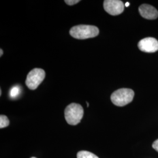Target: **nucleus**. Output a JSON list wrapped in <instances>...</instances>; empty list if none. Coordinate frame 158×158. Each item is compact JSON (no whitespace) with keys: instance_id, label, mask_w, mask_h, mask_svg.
<instances>
[{"instance_id":"4468645a","label":"nucleus","mask_w":158,"mask_h":158,"mask_svg":"<svg viewBox=\"0 0 158 158\" xmlns=\"http://www.w3.org/2000/svg\"><path fill=\"white\" fill-rule=\"evenodd\" d=\"M130 6V3H129V2H127V3L125 4V6H127H127Z\"/></svg>"},{"instance_id":"9b49d317","label":"nucleus","mask_w":158,"mask_h":158,"mask_svg":"<svg viewBox=\"0 0 158 158\" xmlns=\"http://www.w3.org/2000/svg\"><path fill=\"white\" fill-rule=\"evenodd\" d=\"M80 1V0H65L64 2L69 6H73L77 4Z\"/></svg>"},{"instance_id":"dca6fc26","label":"nucleus","mask_w":158,"mask_h":158,"mask_svg":"<svg viewBox=\"0 0 158 158\" xmlns=\"http://www.w3.org/2000/svg\"><path fill=\"white\" fill-rule=\"evenodd\" d=\"M35 158V157H32V158Z\"/></svg>"},{"instance_id":"39448f33","label":"nucleus","mask_w":158,"mask_h":158,"mask_svg":"<svg viewBox=\"0 0 158 158\" xmlns=\"http://www.w3.org/2000/svg\"><path fill=\"white\" fill-rule=\"evenodd\" d=\"M124 4L119 0H105L104 8L105 11L111 15H118L124 10Z\"/></svg>"},{"instance_id":"0eeeda50","label":"nucleus","mask_w":158,"mask_h":158,"mask_svg":"<svg viewBox=\"0 0 158 158\" xmlns=\"http://www.w3.org/2000/svg\"><path fill=\"white\" fill-rule=\"evenodd\" d=\"M139 12L142 17L147 19H155L158 17V10L149 4H142L139 7Z\"/></svg>"},{"instance_id":"f03ea898","label":"nucleus","mask_w":158,"mask_h":158,"mask_svg":"<svg viewBox=\"0 0 158 158\" xmlns=\"http://www.w3.org/2000/svg\"><path fill=\"white\" fill-rule=\"evenodd\" d=\"M84 110L82 106L79 104L72 103L66 108L64 117L68 124L76 125L80 123L83 118Z\"/></svg>"},{"instance_id":"423d86ee","label":"nucleus","mask_w":158,"mask_h":158,"mask_svg":"<svg viewBox=\"0 0 158 158\" xmlns=\"http://www.w3.org/2000/svg\"><path fill=\"white\" fill-rule=\"evenodd\" d=\"M138 46L143 52L154 53L158 51V40L152 37L145 38L138 42Z\"/></svg>"},{"instance_id":"1a4fd4ad","label":"nucleus","mask_w":158,"mask_h":158,"mask_svg":"<svg viewBox=\"0 0 158 158\" xmlns=\"http://www.w3.org/2000/svg\"><path fill=\"white\" fill-rule=\"evenodd\" d=\"M10 124V121L8 117L4 115H1L0 116V128H4L8 127Z\"/></svg>"},{"instance_id":"7ed1b4c3","label":"nucleus","mask_w":158,"mask_h":158,"mask_svg":"<svg viewBox=\"0 0 158 158\" xmlns=\"http://www.w3.org/2000/svg\"><path fill=\"white\" fill-rule=\"evenodd\" d=\"M134 91L130 89H120L115 91L111 96V100L113 104L118 107H123L133 100Z\"/></svg>"},{"instance_id":"f8f14e48","label":"nucleus","mask_w":158,"mask_h":158,"mask_svg":"<svg viewBox=\"0 0 158 158\" xmlns=\"http://www.w3.org/2000/svg\"><path fill=\"white\" fill-rule=\"evenodd\" d=\"M153 148L158 152V139L153 142Z\"/></svg>"},{"instance_id":"6e6552de","label":"nucleus","mask_w":158,"mask_h":158,"mask_svg":"<svg viewBox=\"0 0 158 158\" xmlns=\"http://www.w3.org/2000/svg\"><path fill=\"white\" fill-rule=\"evenodd\" d=\"M77 158H99L95 154L93 153L86 151H81L77 153Z\"/></svg>"},{"instance_id":"f257e3e1","label":"nucleus","mask_w":158,"mask_h":158,"mask_svg":"<svg viewBox=\"0 0 158 158\" xmlns=\"http://www.w3.org/2000/svg\"><path fill=\"white\" fill-rule=\"evenodd\" d=\"M99 34V29L93 25H79L70 30V35L77 40H85L94 38Z\"/></svg>"},{"instance_id":"2eb2a0df","label":"nucleus","mask_w":158,"mask_h":158,"mask_svg":"<svg viewBox=\"0 0 158 158\" xmlns=\"http://www.w3.org/2000/svg\"><path fill=\"white\" fill-rule=\"evenodd\" d=\"M1 94H2V91L1 90H0V96H1Z\"/></svg>"},{"instance_id":"ddd939ff","label":"nucleus","mask_w":158,"mask_h":158,"mask_svg":"<svg viewBox=\"0 0 158 158\" xmlns=\"http://www.w3.org/2000/svg\"><path fill=\"white\" fill-rule=\"evenodd\" d=\"M0 51H1V54H0V56H2V54H3V51H2V49H0Z\"/></svg>"},{"instance_id":"20e7f679","label":"nucleus","mask_w":158,"mask_h":158,"mask_svg":"<svg viewBox=\"0 0 158 158\" xmlns=\"http://www.w3.org/2000/svg\"><path fill=\"white\" fill-rule=\"evenodd\" d=\"M45 77V72L39 68H35L29 72L25 81V84L29 89L35 90Z\"/></svg>"},{"instance_id":"9d476101","label":"nucleus","mask_w":158,"mask_h":158,"mask_svg":"<svg viewBox=\"0 0 158 158\" xmlns=\"http://www.w3.org/2000/svg\"><path fill=\"white\" fill-rule=\"evenodd\" d=\"M21 93V88L19 86H14L10 90V96L12 98H15Z\"/></svg>"}]
</instances>
